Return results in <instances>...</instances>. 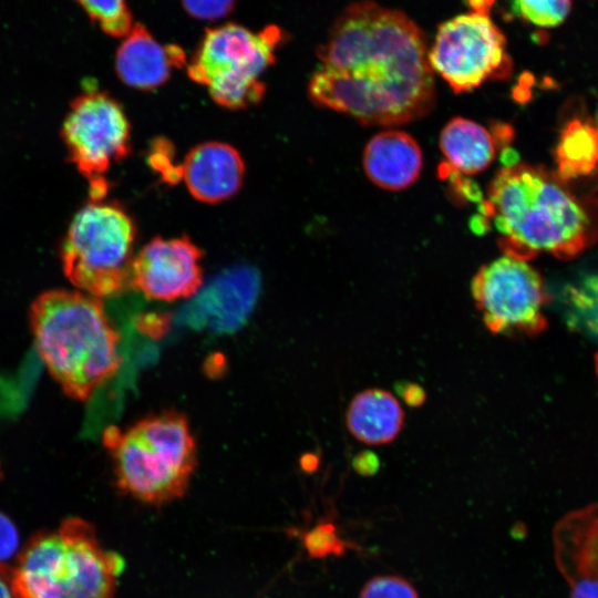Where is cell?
Segmentation results:
<instances>
[{
	"mask_svg": "<svg viewBox=\"0 0 598 598\" xmlns=\"http://www.w3.org/2000/svg\"><path fill=\"white\" fill-rule=\"evenodd\" d=\"M422 30L373 1L350 4L318 49L310 99L362 124L393 126L424 116L434 78Z\"/></svg>",
	"mask_w": 598,
	"mask_h": 598,
	"instance_id": "obj_1",
	"label": "cell"
},
{
	"mask_svg": "<svg viewBox=\"0 0 598 598\" xmlns=\"http://www.w3.org/2000/svg\"><path fill=\"white\" fill-rule=\"evenodd\" d=\"M477 228L491 220L505 255L528 261L540 252L573 259L598 237V206L577 197L554 172L505 165L492 179Z\"/></svg>",
	"mask_w": 598,
	"mask_h": 598,
	"instance_id": "obj_2",
	"label": "cell"
},
{
	"mask_svg": "<svg viewBox=\"0 0 598 598\" xmlns=\"http://www.w3.org/2000/svg\"><path fill=\"white\" fill-rule=\"evenodd\" d=\"M30 327L39 357L71 399L87 401L120 369V336L97 297L48 290L31 306Z\"/></svg>",
	"mask_w": 598,
	"mask_h": 598,
	"instance_id": "obj_3",
	"label": "cell"
},
{
	"mask_svg": "<svg viewBox=\"0 0 598 598\" xmlns=\"http://www.w3.org/2000/svg\"><path fill=\"white\" fill-rule=\"evenodd\" d=\"M103 443L114 465L117 488L143 503L181 498L197 464L187 417L173 410L151 414L122 431L110 426Z\"/></svg>",
	"mask_w": 598,
	"mask_h": 598,
	"instance_id": "obj_4",
	"label": "cell"
},
{
	"mask_svg": "<svg viewBox=\"0 0 598 598\" xmlns=\"http://www.w3.org/2000/svg\"><path fill=\"white\" fill-rule=\"evenodd\" d=\"M123 559L102 548L94 528L69 518L33 537L13 569L18 598H114Z\"/></svg>",
	"mask_w": 598,
	"mask_h": 598,
	"instance_id": "obj_5",
	"label": "cell"
},
{
	"mask_svg": "<svg viewBox=\"0 0 598 598\" xmlns=\"http://www.w3.org/2000/svg\"><path fill=\"white\" fill-rule=\"evenodd\" d=\"M135 226L114 203L91 202L74 216L62 246L63 271L87 295L113 297L130 288Z\"/></svg>",
	"mask_w": 598,
	"mask_h": 598,
	"instance_id": "obj_6",
	"label": "cell"
},
{
	"mask_svg": "<svg viewBox=\"0 0 598 598\" xmlns=\"http://www.w3.org/2000/svg\"><path fill=\"white\" fill-rule=\"evenodd\" d=\"M281 40L276 25L259 32L236 23L208 29L187 65L188 75L206 85L219 105L248 107L264 96L266 86L259 78L275 62Z\"/></svg>",
	"mask_w": 598,
	"mask_h": 598,
	"instance_id": "obj_7",
	"label": "cell"
},
{
	"mask_svg": "<svg viewBox=\"0 0 598 598\" xmlns=\"http://www.w3.org/2000/svg\"><path fill=\"white\" fill-rule=\"evenodd\" d=\"M71 162L89 183L93 202L109 192L111 165L130 150V124L120 103L101 91H86L71 103L62 126Z\"/></svg>",
	"mask_w": 598,
	"mask_h": 598,
	"instance_id": "obj_8",
	"label": "cell"
},
{
	"mask_svg": "<svg viewBox=\"0 0 598 598\" xmlns=\"http://www.w3.org/2000/svg\"><path fill=\"white\" fill-rule=\"evenodd\" d=\"M429 63L455 93L472 91L487 80L511 75L506 38L489 14L470 12L442 23Z\"/></svg>",
	"mask_w": 598,
	"mask_h": 598,
	"instance_id": "obj_9",
	"label": "cell"
},
{
	"mask_svg": "<svg viewBox=\"0 0 598 598\" xmlns=\"http://www.w3.org/2000/svg\"><path fill=\"white\" fill-rule=\"evenodd\" d=\"M471 291L491 332L535 336L546 329L548 293L540 275L527 261L505 255L482 266Z\"/></svg>",
	"mask_w": 598,
	"mask_h": 598,
	"instance_id": "obj_10",
	"label": "cell"
},
{
	"mask_svg": "<svg viewBox=\"0 0 598 598\" xmlns=\"http://www.w3.org/2000/svg\"><path fill=\"white\" fill-rule=\"evenodd\" d=\"M202 255L188 237L154 238L133 258L130 288L154 300L189 298L203 285Z\"/></svg>",
	"mask_w": 598,
	"mask_h": 598,
	"instance_id": "obj_11",
	"label": "cell"
},
{
	"mask_svg": "<svg viewBox=\"0 0 598 598\" xmlns=\"http://www.w3.org/2000/svg\"><path fill=\"white\" fill-rule=\"evenodd\" d=\"M553 543L569 598H598V502L564 516L554 528Z\"/></svg>",
	"mask_w": 598,
	"mask_h": 598,
	"instance_id": "obj_12",
	"label": "cell"
},
{
	"mask_svg": "<svg viewBox=\"0 0 598 598\" xmlns=\"http://www.w3.org/2000/svg\"><path fill=\"white\" fill-rule=\"evenodd\" d=\"M245 166L238 151L221 142H206L192 148L178 165L179 179L198 200L215 204L235 195Z\"/></svg>",
	"mask_w": 598,
	"mask_h": 598,
	"instance_id": "obj_13",
	"label": "cell"
},
{
	"mask_svg": "<svg viewBox=\"0 0 598 598\" xmlns=\"http://www.w3.org/2000/svg\"><path fill=\"white\" fill-rule=\"evenodd\" d=\"M186 64L177 45L161 44L141 23L133 24L116 52L115 69L127 85L152 90L164 84L173 69Z\"/></svg>",
	"mask_w": 598,
	"mask_h": 598,
	"instance_id": "obj_14",
	"label": "cell"
},
{
	"mask_svg": "<svg viewBox=\"0 0 598 598\" xmlns=\"http://www.w3.org/2000/svg\"><path fill=\"white\" fill-rule=\"evenodd\" d=\"M363 168L372 183L386 190L413 184L422 168V152L405 132L390 130L374 135L363 153Z\"/></svg>",
	"mask_w": 598,
	"mask_h": 598,
	"instance_id": "obj_15",
	"label": "cell"
},
{
	"mask_svg": "<svg viewBox=\"0 0 598 598\" xmlns=\"http://www.w3.org/2000/svg\"><path fill=\"white\" fill-rule=\"evenodd\" d=\"M492 134L481 124L456 117L450 121L440 136V147L454 173L473 175L486 169L494 161L499 142L507 143L512 133Z\"/></svg>",
	"mask_w": 598,
	"mask_h": 598,
	"instance_id": "obj_16",
	"label": "cell"
},
{
	"mask_svg": "<svg viewBox=\"0 0 598 598\" xmlns=\"http://www.w3.org/2000/svg\"><path fill=\"white\" fill-rule=\"evenodd\" d=\"M404 421L403 410L390 392L368 389L358 393L347 411V426L360 442L380 445L392 442Z\"/></svg>",
	"mask_w": 598,
	"mask_h": 598,
	"instance_id": "obj_17",
	"label": "cell"
},
{
	"mask_svg": "<svg viewBox=\"0 0 598 598\" xmlns=\"http://www.w3.org/2000/svg\"><path fill=\"white\" fill-rule=\"evenodd\" d=\"M554 156L555 174L565 183L591 174L598 166V112L567 120Z\"/></svg>",
	"mask_w": 598,
	"mask_h": 598,
	"instance_id": "obj_18",
	"label": "cell"
},
{
	"mask_svg": "<svg viewBox=\"0 0 598 598\" xmlns=\"http://www.w3.org/2000/svg\"><path fill=\"white\" fill-rule=\"evenodd\" d=\"M568 323L598 334V275L567 289Z\"/></svg>",
	"mask_w": 598,
	"mask_h": 598,
	"instance_id": "obj_19",
	"label": "cell"
},
{
	"mask_svg": "<svg viewBox=\"0 0 598 598\" xmlns=\"http://www.w3.org/2000/svg\"><path fill=\"white\" fill-rule=\"evenodd\" d=\"M90 19L111 37H125L133 27L126 0H76Z\"/></svg>",
	"mask_w": 598,
	"mask_h": 598,
	"instance_id": "obj_20",
	"label": "cell"
},
{
	"mask_svg": "<svg viewBox=\"0 0 598 598\" xmlns=\"http://www.w3.org/2000/svg\"><path fill=\"white\" fill-rule=\"evenodd\" d=\"M571 0H513L514 13L538 27H556L565 21Z\"/></svg>",
	"mask_w": 598,
	"mask_h": 598,
	"instance_id": "obj_21",
	"label": "cell"
},
{
	"mask_svg": "<svg viewBox=\"0 0 598 598\" xmlns=\"http://www.w3.org/2000/svg\"><path fill=\"white\" fill-rule=\"evenodd\" d=\"M359 598H419V595L404 578L384 575L370 579L363 586Z\"/></svg>",
	"mask_w": 598,
	"mask_h": 598,
	"instance_id": "obj_22",
	"label": "cell"
},
{
	"mask_svg": "<svg viewBox=\"0 0 598 598\" xmlns=\"http://www.w3.org/2000/svg\"><path fill=\"white\" fill-rule=\"evenodd\" d=\"M306 547L309 553L317 557L330 554L340 555L346 550V544L337 535L331 524H322L310 532L306 537Z\"/></svg>",
	"mask_w": 598,
	"mask_h": 598,
	"instance_id": "obj_23",
	"label": "cell"
},
{
	"mask_svg": "<svg viewBox=\"0 0 598 598\" xmlns=\"http://www.w3.org/2000/svg\"><path fill=\"white\" fill-rule=\"evenodd\" d=\"M186 12L199 20H218L229 14L236 0H182Z\"/></svg>",
	"mask_w": 598,
	"mask_h": 598,
	"instance_id": "obj_24",
	"label": "cell"
},
{
	"mask_svg": "<svg viewBox=\"0 0 598 598\" xmlns=\"http://www.w3.org/2000/svg\"><path fill=\"white\" fill-rule=\"evenodd\" d=\"M19 546V535L14 524L0 513V564L11 558Z\"/></svg>",
	"mask_w": 598,
	"mask_h": 598,
	"instance_id": "obj_25",
	"label": "cell"
},
{
	"mask_svg": "<svg viewBox=\"0 0 598 598\" xmlns=\"http://www.w3.org/2000/svg\"><path fill=\"white\" fill-rule=\"evenodd\" d=\"M395 390L402 400L413 408L422 405L426 399L424 389L416 383L399 382Z\"/></svg>",
	"mask_w": 598,
	"mask_h": 598,
	"instance_id": "obj_26",
	"label": "cell"
},
{
	"mask_svg": "<svg viewBox=\"0 0 598 598\" xmlns=\"http://www.w3.org/2000/svg\"><path fill=\"white\" fill-rule=\"evenodd\" d=\"M353 467L361 475H373L380 467V461L374 453L364 451L354 456Z\"/></svg>",
	"mask_w": 598,
	"mask_h": 598,
	"instance_id": "obj_27",
	"label": "cell"
},
{
	"mask_svg": "<svg viewBox=\"0 0 598 598\" xmlns=\"http://www.w3.org/2000/svg\"><path fill=\"white\" fill-rule=\"evenodd\" d=\"M0 598H18L13 584V570L3 564H0Z\"/></svg>",
	"mask_w": 598,
	"mask_h": 598,
	"instance_id": "obj_28",
	"label": "cell"
},
{
	"mask_svg": "<svg viewBox=\"0 0 598 598\" xmlns=\"http://www.w3.org/2000/svg\"><path fill=\"white\" fill-rule=\"evenodd\" d=\"M496 0H466L473 12L489 14V10Z\"/></svg>",
	"mask_w": 598,
	"mask_h": 598,
	"instance_id": "obj_29",
	"label": "cell"
},
{
	"mask_svg": "<svg viewBox=\"0 0 598 598\" xmlns=\"http://www.w3.org/2000/svg\"><path fill=\"white\" fill-rule=\"evenodd\" d=\"M595 364H596V372L598 377V352L596 353V357H595Z\"/></svg>",
	"mask_w": 598,
	"mask_h": 598,
	"instance_id": "obj_30",
	"label": "cell"
}]
</instances>
